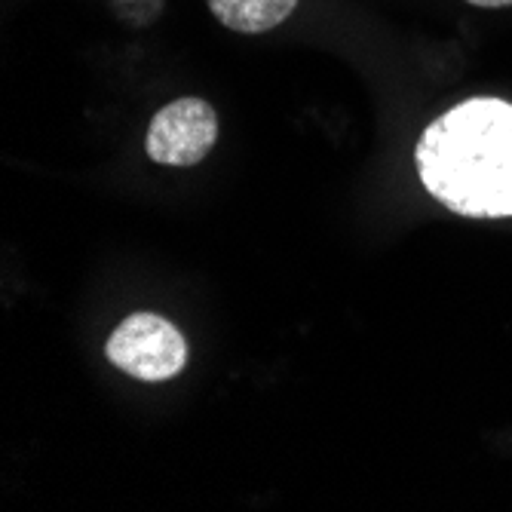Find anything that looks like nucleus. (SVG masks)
Returning <instances> with one entry per match:
<instances>
[{"instance_id":"obj_2","label":"nucleus","mask_w":512,"mask_h":512,"mask_svg":"<svg viewBox=\"0 0 512 512\" xmlns=\"http://www.w3.org/2000/svg\"><path fill=\"white\" fill-rule=\"evenodd\" d=\"M108 359L138 381H169L188 362V344L157 313H132L108 338Z\"/></svg>"},{"instance_id":"obj_3","label":"nucleus","mask_w":512,"mask_h":512,"mask_svg":"<svg viewBox=\"0 0 512 512\" xmlns=\"http://www.w3.org/2000/svg\"><path fill=\"white\" fill-rule=\"evenodd\" d=\"M218 138V117L203 99H178L157 111L148 129V157L163 166L200 163Z\"/></svg>"},{"instance_id":"obj_4","label":"nucleus","mask_w":512,"mask_h":512,"mask_svg":"<svg viewBox=\"0 0 512 512\" xmlns=\"http://www.w3.org/2000/svg\"><path fill=\"white\" fill-rule=\"evenodd\" d=\"M215 19L243 34H261L286 22L298 0H206Z\"/></svg>"},{"instance_id":"obj_1","label":"nucleus","mask_w":512,"mask_h":512,"mask_svg":"<svg viewBox=\"0 0 512 512\" xmlns=\"http://www.w3.org/2000/svg\"><path fill=\"white\" fill-rule=\"evenodd\" d=\"M424 188L470 218L512 215V105L470 99L427 126L417 145Z\"/></svg>"},{"instance_id":"obj_5","label":"nucleus","mask_w":512,"mask_h":512,"mask_svg":"<svg viewBox=\"0 0 512 512\" xmlns=\"http://www.w3.org/2000/svg\"><path fill=\"white\" fill-rule=\"evenodd\" d=\"M467 4H476V7H488V10H494V7H512V0H467Z\"/></svg>"}]
</instances>
